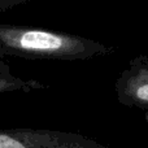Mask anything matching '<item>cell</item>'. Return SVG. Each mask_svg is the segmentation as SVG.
<instances>
[{
  "instance_id": "6da1fadb",
  "label": "cell",
  "mask_w": 148,
  "mask_h": 148,
  "mask_svg": "<svg viewBox=\"0 0 148 148\" xmlns=\"http://www.w3.org/2000/svg\"><path fill=\"white\" fill-rule=\"evenodd\" d=\"M101 42L62 31L0 23V56L26 60L83 61L113 53Z\"/></svg>"
},
{
  "instance_id": "7a4b0ae2",
  "label": "cell",
  "mask_w": 148,
  "mask_h": 148,
  "mask_svg": "<svg viewBox=\"0 0 148 148\" xmlns=\"http://www.w3.org/2000/svg\"><path fill=\"white\" fill-rule=\"evenodd\" d=\"M0 148H110L78 133L46 129L0 130Z\"/></svg>"
},
{
  "instance_id": "3957f363",
  "label": "cell",
  "mask_w": 148,
  "mask_h": 148,
  "mask_svg": "<svg viewBox=\"0 0 148 148\" xmlns=\"http://www.w3.org/2000/svg\"><path fill=\"white\" fill-rule=\"evenodd\" d=\"M114 91L120 104L148 110V56L140 55L129 61L116 81Z\"/></svg>"
},
{
  "instance_id": "277c9868",
  "label": "cell",
  "mask_w": 148,
  "mask_h": 148,
  "mask_svg": "<svg viewBox=\"0 0 148 148\" xmlns=\"http://www.w3.org/2000/svg\"><path fill=\"white\" fill-rule=\"evenodd\" d=\"M47 88V84L36 79H23L16 77L7 62L0 61V94H7L13 91L30 92L34 90Z\"/></svg>"
},
{
  "instance_id": "5b68a950",
  "label": "cell",
  "mask_w": 148,
  "mask_h": 148,
  "mask_svg": "<svg viewBox=\"0 0 148 148\" xmlns=\"http://www.w3.org/2000/svg\"><path fill=\"white\" fill-rule=\"evenodd\" d=\"M25 1H27V0H0V12L10 9V8L16 7L18 4H22Z\"/></svg>"
}]
</instances>
